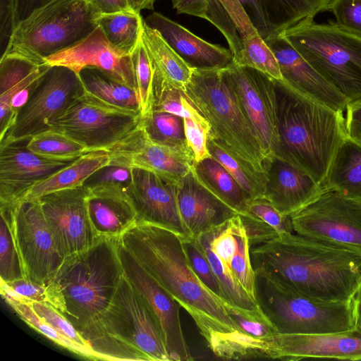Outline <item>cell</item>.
Wrapping results in <instances>:
<instances>
[{
	"label": "cell",
	"mask_w": 361,
	"mask_h": 361,
	"mask_svg": "<svg viewBox=\"0 0 361 361\" xmlns=\"http://www.w3.org/2000/svg\"><path fill=\"white\" fill-rule=\"evenodd\" d=\"M141 124L152 141L192 154L187 144L183 117L167 112L153 111L142 118Z\"/></svg>",
	"instance_id": "cell-37"
},
{
	"label": "cell",
	"mask_w": 361,
	"mask_h": 361,
	"mask_svg": "<svg viewBox=\"0 0 361 361\" xmlns=\"http://www.w3.org/2000/svg\"><path fill=\"white\" fill-rule=\"evenodd\" d=\"M118 240L188 312L216 357H259L262 344L240 329L229 312L230 305L196 275L181 236L157 225L137 222Z\"/></svg>",
	"instance_id": "cell-1"
},
{
	"label": "cell",
	"mask_w": 361,
	"mask_h": 361,
	"mask_svg": "<svg viewBox=\"0 0 361 361\" xmlns=\"http://www.w3.org/2000/svg\"><path fill=\"white\" fill-rule=\"evenodd\" d=\"M24 300L41 318L51 325L61 335L81 348L86 353L88 359L97 360L86 340L55 307L47 302Z\"/></svg>",
	"instance_id": "cell-45"
},
{
	"label": "cell",
	"mask_w": 361,
	"mask_h": 361,
	"mask_svg": "<svg viewBox=\"0 0 361 361\" xmlns=\"http://www.w3.org/2000/svg\"><path fill=\"white\" fill-rule=\"evenodd\" d=\"M356 326L361 329V279L355 295Z\"/></svg>",
	"instance_id": "cell-59"
},
{
	"label": "cell",
	"mask_w": 361,
	"mask_h": 361,
	"mask_svg": "<svg viewBox=\"0 0 361 361\" xmlns=\"http://www.w3.org/2000/svg\"><path fill=\"white\" fill-rule=\"evenodd\" d=\"M329 11L336 25L361 37V0H333Z\"/></svg>",
	"instance_id": "cell-49"
},
{
	"label": "cell",
	"mask_w": 361,
	"mask_h": 361,
	"mask_svg": "<svg viewBox=\"0 0 361 361\" xmlns=\"http://www.w3.org/2000/svg\"><path fill=\"white\" fill-rule=\"evenodd\" d=\"M207 148L210 156L229 172L250 200L264 197L267 182L265 172L257 170L250 163L212 139L209 134Z\"/></svg>",
	"instance_id": "cell-34"
},
{
	"label": "cell",
	"mask_w": 361,
	"mask_h": 361,
	"mask_svg": "<svg viewBox=\"0 0 361 361\" xmlns=\"http://www.w3.org/2000/svg\"><path fill=\"white\" fill-rule=\"evenodd\" d=\"M361 360V329L341 333L276 334L264 341L262 358L298 360L304 358Z\"/></svg>",
	"instance_id": "cell-20"
},
{
	"label": "cell",
	"mask_w": 361,
	"mask_h": 361,
	"mask_svg": "<svg viewBox=\"0 0 361 361\" xmlns=\"http://www.w3.org/2000/svg\"><path fill=\"white\" fill-rule=\"evenodd\" d=\"M78 75L85 92L109 104L140 112L135 90L95 68H84Z\"/></svg>",
	"instance_id": "cell-35"
},
{
	"label": "cell",
	"mask_w": 361,
	"mask_h": 361,
	"mask_svg": "<svg viewBox=\"0 0 361 361\" xmlns=\"http://www.w3.org/2000/svg\"><path fill=\"white\" fill-rule=\"evenodd\" d=\"M279 147L276 156L323 185L346 131L343 112L336 111L275 80Z\"/></svg>",
	"instance_id": "cell-3"
},
{
	"label": "cell",
	"mask_w": 361,
	"mask_h": 361,
	"mask_svg": "<svg viewBox=\"0 0 361 361\" xmlns=\"http://www.w3.org/2000/svg\"><path fill=\"white\" fill-rule=\"evenodd\" d=\"M117 238H99L65 258L49 282L62 302L61 314L78 332L106 310L123 274Z\"/></svg>",
	"instance_id": "cell-5"
},
{
	"label": "cell",
	"mask_w": 361,
	"mask_h": 361,
	"mask_svg": "<svg viewBox=\"0 0 361 361\" xmlns=\"http://www.w3.org/2000/svg\"><path fill=\"white\" fill-rule=\"evenodd\" d=\"M87 189L82 185L38 199L55 245L63 258L91 247L96 238L87 210Z\"/></svg>",
	"instance_id": "cell-16"
},
{
	"label": "cell",
	"mask_w": 361,
	"mask_h": 361,
	"mask_svg": "<svg viewBox=\"0 0 361 361\" xmlns=\"http://www.w3.org/2000/svg\"><path fill=\"white\" fill-rule=\"evenodd\" d=\"M142 39L154 71L164 80L184 89L192 76L191 68L166 42L161 35L144 22Z\"/></svg>",
	"instance_id": "cell-32"
},
{
	"label": "cell",
	"mask_w": 361,
	"mask_h": 361,
	"mask_svg": "<svg viewBox=\"0 0 361 361\" xmlns=\"http://www.w3.org/2000/svg\"><path fill=\"white\" fill-rule=\"evenodd\" d=\"M1 293L18 296L22 298L47 302L55 307L60 313L63 305L53 286L49 283L42 285L25 278L9 283H1Z\"/></svg>",
	"instance_id": "cell-46"
},
{
	"label": "cell",
	"mask_w": 361,
	"mask_h": 361,
	"mask_svg": "<svg viewBox=\"0 0 361 361\" xmlns=\"http://www.w3.org/2000/svg\"><path fill=\"white\" fill-rule=\"evenodd\" d=\"M233 63L256 69L273 79L283 80L274 54L258 33L243 42V49L233 59Z\"/></svg>",
	"instance_id": "cell-41"
},
{
	"label": "cell",
	"mask_w": 361,
	"mask_h": 361,
	"mask_svg": "<svg viewBox=\"0 0 361 361\" xmlns=\"http://www.w3.org/2000/svg\"><path fill=\"white\" fill-rule=\"evenodd\" d=\"M144 22L192 69H223L233 63L230 49L204 40L159 13L153 12Z\"/></svg>",
	"instance_id": "cell-27"
},
{
	"label": "cell",
	"mask_w": 361,
	"mask_h": 361,
	"mask_svg": "<svg viewBox=\"0 0 361 361\" xmlns=\"http://www.w3.org/2000/svg\"><path fill=\"white\" fill-rule=\"evenodd\" d=\"M49 67L14 53L0 59V140Z\"/></svg>",
	"instance_id": "cell-25"
},
{
	"label": "cell",
	"mask_w": 361,
	"mask_h": 361,
	"mask_svg": "<svg viewBox=\"0 0 361 361\" xmlns=\"http://www.w3.org/2000/svg\"><path fill=\"white\" fill-rule=\"evenodd\" d=\"M87 210L97 238H118L137 223L136 212L126 195L87 196Z\"/></svg>",
	"instance_id": "cell-29"
},
{
	"label": "cell",
	"mask_w": 361,
	"mask_h": 361,
	"mask_svg": "<svg viewBox=\"0 0 361 361\" xmlns=\"http://www.w3.org/2000/svg\"><path fill=\"white\" fill-rule=\"evenodd\" d=\"M6 205V204H2ZM24 278L48 284L63 262L38 200L6 205Z\"/></svg>",
	"instance_id": "cell-13"
},
{
	"label": "cell",
	"mask_w": 361,
	"mask_h": 361,
	"mask_svg": "<svg viewBox=\"0 0 361 361\" xmlns=\"http://www.w3.org/2000/svg\"><path fill=\"white\" fill-rule=\"evenodd\" d=\"M192 168L200 181L215 195L238 214L245 211L248 195L218 161L209 157L194 162Z\"/></svg>",
	"instance_id": "cell-33"
},
{
	"label": "cell",
	"mask_w": 361,
	"mask_h": 361,
	"mask_svg": "<svg viewBox=\"0 0 361 361\" xmlns=\"http://www.w3.org/2000/svg\"><path fill=\"white\" fill-rule=\"evenodd\" d=\"M348 101L361 99V37L334 23L310 21L281 34Z\"/></svg>",
	"instance_id": "cell-8"
},
{
	"label": "cell",
	"mask_w": 361,
	"mask_h": 361,
	"mask_svg": "<svg viewBox=\"0 0 361 361\" xmlns=\"http://www.w3.org/2000/svg\"><path fill=\"white\" fill-rule=\"evenodd\" d=\"M224 75L255 131L265 158L276 156L279 147L275 79L250 67L233 63Z\"/></svg>",
	"instance_id": "cell-15"
},
{
	"label": "cell",
	"mask_w": 361,
	"mask_h": 361,
	"mask_svg": "<svg viewBox=\"0 0 361 361\" xmlns=\"http://www.w3.org/2000/svg\"><path fill=\"white\" fill-rule=\"evenodd\" d=\"M136 81V92L141 117L154 109V66L142 37L130 54Z\"/></svg>",
	"instance_id": "cell-40"
},
{
	"label": "cell",
	"mask_w": 361,
	"mask_h": 361,
	"mask_svg": "<svg viewBox=\"0 0 361 361\" xmlns=\"http://www.w3.org/2000/svg\"><path fill=\"white\" fill-rule=\"evenodd\" d=\"M16 26V0H0L1 58L3 57L8 51Z\"/></svg>",
	"instance_id": "cell-52"
},
{
	"label": "cell",
	"mask_w": 361,
	"mask_h": 361,
	"mask_svg": "<svg viewBox=\"0 0 361 361\" xmlns=\"http://www.w3.org/2000/svg\"><path fill=\"white\" fill-rule=\"evenodd\" d=\"M83 87L74 71L63 66H50L25 104L14 125L0 140V145L30 139L49 130V125L79 95Z\"/></svg>",
	"instance_id": "cell-12"
},
{
	"label": "cell",
	"mask_w": 361,
	"mask_h": 361,
	"mask_svg": "<svg viewBox=\"0 0 361 361\" xmlns=\"http://www.w3.org/2000/svg\"><path fill=\"white\" fill-rule=\"evenodd\" d=\"M172 4L179 14L184 13L204 19L205 18L207 0H172Z\"/></svg>",
	"instance_id": "cell-55"
},
{
	"label": "cell",
	"mask_w": 361,
	"mask_h": 361,
	"mask_svg": "<svg viewBox=\"0 0 361 361\" xmlns=\"http://www.w3.org/2000/svg\"><path fill=\"white\" fill-rule=\"evenodd\" d=\"M44 63L68 67L77 74L84 68H95L136 91L130 54L111 44L99 26L79 42L47 57Z\"/></svg>",
	"instance_id": "cell-21"
},
{
	"label": "cell",
	"mask_w": 361,
	"mask_h": 361,
	"mask_svg": "<svg viewBox=\"0 0 361 361\" xmlns=\"http://www.w3.org/2000/svg\"><path fill=\"white\" fill-rule=\"evenodd\" d=\"M0 212L1 283H9L24 278V276L12 233L9 207L0 204Z\"/></svg>",
	"instance_id": "cell-42"
},
{
	"label": "cell",
	"mask_w": 361,
	"mask_h": 361,
	"mask_svg": "<svg viewBox=\"0 0 361 361\" xmlns=\"http://www.w3.org/2000/svg\"><path fill=\"white\" fill-rule=\"evenodd\" d=\"M223 69H193L185 93L209 123L212 139L264 172L265 157L259 138L227 82Z\"/></svg>",
	"instance_id": "cell-7"
},
{
	"label": "cell",
	"mask_w": 361,
	"mask_h": 361,
	"mask_svg": "<svg viewBox=\"0 0 361 361\" xmlns=\"http://www.w3.org/2000/svg\"><path fill=\"white\" fill-rule=\"evenodd\" d=\"M177 200L183 223L194 238L238 214L200 181L192 166L177 183Z\"/></svg>",
	"instance_id": "cell-26"
},
{
	"label": "cell",
	"mask_w": 361,
	"mask_h": 361,
	"mask_svg": "<svg viewBox=\"0 0 361 361\" xmlns=\"http://www.w3.org/2000/svg\"><path fill=\"white\" fill-rule=\"evenodd\" d=\"M185 250L196 275L215 295L225 300L221 283L214 274L208 258L197 238H183Z\"/></svg>",
	"instance_id": "cell-47"
},
{
	"label": "cell",
	"mask_w": 361,
	"mask_h": 361,
	"mask_svg": "<svg viewBox=\"0 0 361 361\" xmlns=\"http://www.w3.org/2000/svg\"><path fill=\"white\" fill-rule=\"evenodd\" d=\"M100 14L132 10L128 0H86Z\"/></svg>",
	"instance_id": "cell-56"
},
{
	"label": "cell",
	"mask_w": 361,
	"mask_h": 361,
	"mask_svg": "<svg viewBox=\"0 0 361 361\" xmlns=\"http://www.w3.org/2000/svg\"><path fill=\"white\" fill-rule=\"evenodd\" d=\"M238 214L252 247L262 244L279 235L271 226L257 216L247 212Z\"/></svg>",
	"instance_id": "cell-53"
},
{
	"label": "cell",
	"mask_w": 361,
	"mask_h": 361,
	"mask_svg": "<svg viewBox=\"0 0 361 361\" xmlns=\"http://www.w3.org/2000/svg\"><path fill=\"white\" fill-rule=\"evenodd\" d=\"M1 295L18 317L32 328L60 346L87 358L86 353L81 348L61 335L51 325L41 318L24 299L6 293H1Z\"/></svg>",
	"instance_id": "cell-43"
},
{
	"label": "cell",
	"mask_w": 361,
	"mask_h": 361,
	"mask_svg": "<svg viewBox=\"0 0 361 361\" xmlns=\"http://www.w3.org/2000/svg\"><path fill=\"white\" fill-rule=\"evenodd\" d=\"M97 26L115 47L130 54L141 39L144 19L133 10L99 15Z\"/></svg>",
	"instance_id": "cell-36"
},
{
	"label": "cell",
	"mask_w": 361,
	"mask_h": 361,
	"mask_svg": "<svg viewBox=\"0 0 361 361\" xmlns=\"http://www.w3.org/2000/svg\"><path fill=\"white\" fill-rule=\"evenodd\" d=\"M117 250L124 276L142 295L159 324L171 361L192 357L180 319V305L142 267L117 238Z\"/></svg>",
	"instance_id": "cell-17"
},
{
	"label": "cell",
	"mask_w": 361,
	"mask_h": 361,
	"mask_svg": "<svg viewBox=\"0 0 361 361\" xmlns=\"http://www.w3.org/2000/svg\"><path fill=\"white\" fill-rule=\"evenodd\" d=\"M264 168V198L283 215L300 211L325 192L310 173L277 156L265 158Z\"/></svg>",
	"instance_id": "cell-24"
},
{
	"label": "cell",
	"mask_w": 361,
	"mask_h": 361,
	"mask_svg": "<svg viewBox=\"0 0 361 361\" xmlns=\"http://www.w3.org/2000/svg\"><path fill=\"white\" fill-rule=\"evenodd\" d=\"M295 233L361 252V204L325 191L290 216Z\"/></svg>",
	"instance_id": "cell-14"
},
{
	"label": "cell",
	"mask_w": 361,
	"mask_h": 361,
	"mask_svg": "<svg viewBox=\"0 0 361 361\" xmlns=\"http://www.w3.org/2000/svg\"><path fill=\"white\" fill-rule=\"evenodd\" d=\"M154 109L190 118L210 127L185 93L184 89L164 80L154 69Z\"/></svg>",
	"instance_id": "cell-38"
},
{
	"label": "cell",
	"mask_w": 361,
	"mask_h": 361,
	"mask_svg": "<svg viewBox=\"0 0 361 361\" xmlns=\"http://www.w3.org/2000/svg\"><path fill=\"white\" fill-rule=\"evenodd\" d=\"M136 214L137 222L157 225L190 236L178 209L177 183L153 172L133 169L132 183L126 191Z\"/></svg>",
	"instance_id": "cell-19"
},
{
	"label": "cell",
	"mask_w": 361,
	"mask_h": 361,
	"mask_svg": "<svg viewBox=\"0 0 361 361\" xmlns=\"http://www.w3.org/2000/svg\"><path fill=\"white\" fill-rule=\"evenodd\" d=\"M99 15L86 0H52L17 25L6 54L44 63L89 35L97 27Z\"/></svg>",
	"instance_id": "cell-10"
},
{
	"label": "cell",
	"mask_w": 361,
	"mask_h": 361,
	"mask_svg": "<svg viewBox=\"0 0 361 361\" xmlns=\"http://www.w3.org/2000/svg\"><path fill=\"white\" fill-rule=\"evenodd\" d=\"M28 140L0 145V204L22 202L37 182L72 162L38 156L27 149Z\"/></svg>",
	"instance_id": "cell-22"
},
{
	"label": "cell",
	"mask_w": 361,
	"mask_h": 361,
	"mask_svg": "<svg viewBox=\"0 0 361 361\" xmlns=\"http://www.w3.org/2000/svg\"><path fill=\"white\" fill-rule=\"evenodd\" d=\"M346 135L361 145V99L349 102L345 109Z\"/></svg>",
	"instance_id": "cell-54"
},
{
	"label": "cell",
	"mask_w": 361,
	"mask_h": 361,
	"mask_svg": "<svg viewBox=\"0 0 361 361\" xmlns=\"http://www.w3.org/2000/svg\"><path fill=\"white\" fill-rule=\"evenodd\" d=\"M157 0H128L130 6L135 12L140 13L142 10H153L154 3Z\"/></svg>",
	"instance_id": "cell-58"
},
{
	"label": "cell",
	"mask_w": 361,
	"mask_h": 361,
	"mask_svg": "<svg viewBox=\"0 0 361 361\" xmlns=\"http://www.w3.org/2000/svg\"><path fill=\"white\" fill-rule=\"evenodd\" d=\"M106 151L110 157L109 164L144 169L176 183L189 172L195 162L192 153L152 141L141 123Z\"/></svg>",
	"instance_id": "cell-18"
},
{
	"label": "cell",
	"mask_w": 361,
	"mask_h": 361,
	"mask_svg": "<svg viewBox=\"0 0 361 361\" xmlns=\"http://www.w3.org/2000/svg\"><path fill=\"white\" fill-rule=\"evenodd\" d=\"M244 212L262 219L271 226L278 235L294 232L290 216L282 214L264 197L248 200Z\"/></svg>",
	"instance_id": "cell-48"
},
{
	"label": "cell",
	"mask_w": 361,
	"mask_h": 361,
	"mask_svg": "<svg viewBox=\"0 0 361 361\" xmlns=\"http://www.w3.org/2000/svg\"><path fill=\"white\" fill-rule=\"evenodd\" d=\"M254 269L257 302L277 333L332 334L357 327L355 298L342 302L315 300L261 268Z\"/></svg>",
	"instance_id": "cell-6"
},
{
	"label": "cell",
	"mask_w": 361,
	"mask_h": 361,
	"mask_svg": "<svg viewBox=\"0 0 361 361\" xmlns=\"http://www.w3.org/2000/svg\"><path fill=\"white\" fill-rule=\"evenodd\" d=\"M195 238L221 283L226 302L247 317L271 324L256 300L252 246L240 215Z\"/></svg>",
	"instance_id": "cell-9"
},
{
	"label": "cell",
	"mask_w": 361,
	"mask_h": 361,
	"mask_svg": "<svg viewBox=\"0 0 361 361\" xmlns=\"http://www.w3.org/2000/svg\"><path fill=\"white\" fill-rule=\"evenodd\" d=\"M274 54L284 81L290 87L331 109L344 112L347 99L327 82L281 34L264 39Z\"/></svg>",
	"instance_id": "cell-23"
},
{
	"label": "cell",
	"mask_w": 361,
	"mask_h": 361,
	"mask_svg": "<svg viewBox=\"0 0 361 361\" xmlns=\"http://www.w3.org/2000/svg\"><path fill=\"white\" fill-rule=\"evenodd\" d=\"M361 204V145L347 135L340 144L322 185Z\"/></svg>",
	"instance_id": "cell-30"
},
{
	"label": "cell",
	"mask_w": 361,
	"mask_h": 361,
	"mask_svg": "<svg viewBox=\"0 0 361 361\" xmlns=\"http://www.w3.org/2000/svg\"><path fill=\"white\" fill-rule=\"evenodd\" d=\"M27 147L39 157L63 161H73L87 152L81 144L54 130L32 136Z\"/></svg>",
	"instance_id": "cell-39"
},
{
	"label": "cell",
	"mask_w": 361,
	"mask_h": 361,
	"mask_svg": "<svg viewBox=\"0 0 361 361\" xmlns=\"http://www.w3.org/2000/svg\"><path fill=\"white\" fill-rule=\"evenodd\" d=\"M183 121L187 144L193 154L195 162L211 157L207 148L210 127L190 118H183Z\"/></svg>",
	"instance_id": "cell-50"
},
{
	"label": "cell",
	"mask_w": 361,
	"mask_h": 361,
	"mask_svg": "<svg viewBox=\"0 0 361 361\" xmlns=\"http://www.w3.org/2000/svg\"><path fill=\"white\" fill-rule=\"evenodd\" d=\"M251 23L264 39L312 21L329 11L333 0H238Z\"/></svg>",
	"instance_id": "cell-28"
},
{
	"label": "cell",
	"mask_w": 361,
	"mask_h": 361,
	"mask_svg": "<svg viewBox=\"0 0 361 361\" xmlns=\"http://www.w3.org/2000/svg\"><path fill=\"white\" fill-rule=\"evenodd\" d=\"M109 164L106 150L88 152L37 182L23 201L35 200L54 192L82 186L92 173Z\"/></svg>",
	"instance_id": "cell-31"
},
{
	"label": "cell",
	"mask_w": 361,
	"mask_h": 361,
	"mask_svg": "<svg viewBox=\"0 0 361 361\" xmlns=\"http://www.w3.org/2000/svg\"><path fill=\"white\" fill-rule=\"evenodd\" d=\"M51 1L52 0H16L17 25L28 18L35 11Z\"/></svg>",
	"instance_id": "cell-57"
},
{
	"label": "cell",
	"mask_w": 361,
	"mask_h": 361,
	"mask_svg": "<svg viewBox=\"0 0 361 361\" xmlns=\"http://www.w3.org/2000/svg\"><path fill=\"white\" fill-rule=\"evenodd\" d=\"M229 312L240 329L250 338L259 341L262 345V350L264 341L277 334L276 329L270 323L247 317L231 305Z\"/></svg>",
	"instance_id": "cell-51"
},
{
	"label": "cell",
	"mask_w": 361,
	"mask_h": 361,
	"mask_svg": "<svg viewBox=\"0 0 361 361\" xmlns=\"http://www.w3.org/2000/svg\"><path fill=\"white\" fill-rule=\"evenodd\" d=\"M140 112L106 103L85 92L79 95L49 125L81 144L87 152L107 150L137 128Z\"/></svg>",
	"instance_id": "cell-11"
},
{
	"label": "cell",
	"mask_w": 361,
	"mask_h": 361,
	"mask_svg": "<svg viewBox=\"0 0 361 361\" xmlns=\"http://www.w3.org/2000/svg\"><path fill=\"white\" fill-rule=\"evenodd\" d=\"M132 180L133 169L109 164L92 173L83 186L92 195H126Z\"/></svg>",
	"instance_id": "cell-44"
},
{
	"label": "cell",
	"mask_w": 361,
	"mask_h": 361,
	"mask_svg": "<svg viewBox=\"0 0 361 361\" xmlns=\"http://www.w3.org/2000/svg\"><path fill=\"white\" fill-rule=\"evenodd\" d=\"M251 259L254 268L322 301L352 300L361 279V252L294 233L252 247Z\"/></svg>",
	"instance_id": "cell-2"
},
{
	"label": "cell",
	"mask_w": 361,
	"mask_h": 361,
	"mask_svg": "<svg viewBox=\"0 0 361 361\" xmlns=\"http://www.w3.org/2000/svg\"><path fill=\"white\" fill-rule=\"evenodd\" d=\"M79 333L97 360L171 361L157 317L124 274L106 310Z\"/></svg>",
	"instance_id": "cell-4"
}]
</instances>
